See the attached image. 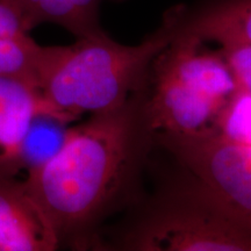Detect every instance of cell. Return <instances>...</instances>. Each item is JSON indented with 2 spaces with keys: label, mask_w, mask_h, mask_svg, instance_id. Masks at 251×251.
<instances>
[{
  "label": "cell",
  "mask_w": 251,
  "mask_h": 251,
  "mask_svg": "<svg viewBox=\"0 0 251 251\" xmlns=\"http://www.w3.org/2000/svg\"><path fill=\"white\" fill-rule=\"evenodd\" d=\"M242 97L220 49L175 37L157 56L147 84V113L156 135L205 137L224 133Z\"/></svg>",
  "instance_id": "3957f363"
},
{
  "label": "cell",
  "mask_w": 251,
  "mask_h": 251,
  "mask_svg": "<svg viewBox=\"0 0 251 251\" xmlns=\"http://www.w3.org/2000/svg\"><path fill=\"white\" fill-rule=\"evenodd\" d=\"M43 113L39 90L0 77V179L24 171V146L34 118Z\"/></svg>",
  "instance_id": "ba28073f"
},
{
  "label": "cell",
  "mask_w": 251,
  "mask_h": 251,
  "mask_svg": "<svg viewBox=\"0 0 251 251\" xmlns=\"http://www.w3.org/2000/svg\"><path fill=\"white\" fill-rule=\"evenodd\" d=\"M153 141L146 85L120 107L69 127L58 151L27 172L25 183L59 246H91L98 225L129 191Z\"/></svg>",
  "instance_id": "6da1fadb"
},
{
  "label": "cell",
  "mask_w": 251,
  "mask_h": 251,
  "mask_svg": "<svg viewBox=\"0 0 251 251\" xmlns=\"http://www.w3.org/2000/svg\"><path fill=\"white\" fill-rule=\"evenodd\" d=\"M31 30L43 24L64 28L76 37L105 31L100 25V7L105 0H5Z\"/></svg>",
  "instance_id": "30bf717a"
},
{
  "label": "cell",
  "mask_w": 251,
  "mask_h": 251,
  "mask_svg": "<svg viewBox=\"0 0 251 251\" xmlns=\"http://www.w3.org/2000/svg\"><path fill=\"white\" fill-rule=\"evenodd\" d=\"M175 37L218 46L251 45V0H198L170 8Z\"/></svg>",
  "instance_id": "52a82bcc"
},
{
  "label": "cell",
  "mask_w": 251,
  "mask_h": 251,
  "mask_svg": "<svg viewBox=\"0 0 251 251\" xmlns=\"http://www.w3.org/2000/svg\"><path fill=\"white\" fill-rule=\"evenodd\" d=\"M155 140L221 199L251 216V144L225 131L205 137L156 135Z\"/></svg>",
  "instance_id": "5b68a950"
},
{
  "label": "cell",
  "mask_w": 251,
  "mask_h": 251,
  "mask_svg": "<svg viewBox=\"0 0 251 251\" xmlns=\"http://www.w3.org/2000/svg\"><path fill=\"white\" fill-rule=\"evenodd\" d=\"M240 84L244 96L251 98V45L219 46Z\"/></svg>",
  "instance_id": "7c38bea8"
},
{
  "label": "cell",
  "mask_w": 251,
  "mask_h": 251,
  "mask_svg": "<svg viewBox=\"0 0 251 251\" xmlns=\"http://www.w3.org/2000/svg\"><path fill=\"white\" fill-rule=\"evenodd\" d=\"M67 122L46 113H39L28 130L24 146V170L27 172L51 158L64 142Z\"/></svg>",
  "instance_id": "8fae6325"
},
{
  "label": "cell",
  "mask_w": 251,
  "mask_h": 251,
  "mask_svg": "<svg viewBox=\"0 0 251 251\" xmlns=\"http://www.w3.org/2000/svg\"><path fill=\"white\" fill-rule=\"evenodd\" d=\"M190 176V180L159 193L120 233L112 249L251 251V216Z\"/></svg>",
  "instance_id": "277c9868"
},
{
  "label": "cell",
  "mask_w": 251,
  "mask_h": 251,
  "mask_svg": "<svg viewBox=\"0 0 251 251\" xmlns=\"http://www.w3.org/2000/svg\"><path fill=\"white\" fill-rule=\"evenodd\" d=\"M59 240L25 180L0 179V251H52Z\"/></svg>",
  "instance_id": "8992f818"
},
{
  "label": "cell",
  "mask_w": 251,
  "mask_h": 251,
  "mask_svg": "<svg viewBox=\"0 0 251 251\" xmlns=\"http://www.w3.org/2000/svg\"><path fill=\"white\" fill-rule=\"evenodd\" d=\"M47 47L30 36L23 19L5 0H0V77L29 84L39 90Z\"/></svg>",
  "instance_id": "9c48e42d"
},
{
  "label": "cell",
  "mask_w": 251,
  "mask_h": 251,
  "mask_svg": "<svg viewBox=\"0 0 251 251\" xmlns=\"http://www.w3.org/2000/svg\"><path fill=\"white\" fill-rule=\"evenodd\" d=\"M174 37L168 11L139 45H122L102 31L70 46L47 47L39 86L43 113L70 124L83 114L120 107L147 85L153 61Z\"/></svg>",
  "instance_id": "7a4b0ae2"
}]
</instances>
